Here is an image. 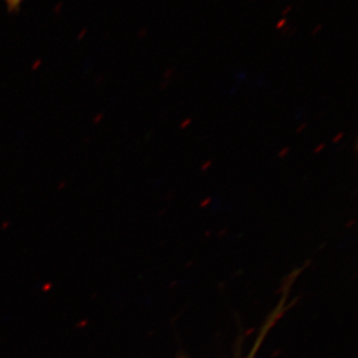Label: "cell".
Segmentation results:
<instances>
[{
  "mask_svg": "<svg viewBox=\"0 0 358 358\" xmlns=\"http://www.w3.org/2000/svg\"><path fill=\"white\" fill-rule=\"evenodd\" d=\"M24 0H6L7 10L10 13H16L20 9Z\"/></svg>",
  "mask_w": 358,
  "mask_h": 358,
  "instance_id": "obj_1",
  "label": "cell"
},
{
  "mask_svg": "<svg viewBox=\"0 0 358 358\" xmlns=\"http://www.w3.org/2000/svg\"><path fill=\"white\" fill-rule=\"evenodd\" d=\"M212 164V160H207V162H205L203 164H202L201 166H200V171H202V173H206L207 171H208L209 169H210Z\"/></svg>",
  "mask_w": 358,
  "mask_h": 358,
  "instance_id": "obj_2",
  "label": "cell"
},
{
  "mask_svg": "<svg viewBox=\"0 0 358 358\" xmlns=\"http://www.w3.org/2000/svg\"><path fill=\"white\" fill-rule=\"evenodd\" d=\"M289 148H284L281 150V152H279V155H278V157H280V159H284V157H286L287 155H289Z\"/></svg>",
  "mask_w": 358,
  "mask_h": 358,
  "instance_id": "obj_3",
  "label": "cell"
},
{
  "mask_svg": "<svg viewBox=\"0 0 358 358\" xmlns=\"http://www.w3.org/2000/svg\"><path fill=\"white\" fill-rule=\"evenodd\" d=\"M192 119H190V117H188V119L185 120L182 122L180 124V129H185L187 128L188 126H189L190 124H192Z\"/></svg>",
  "mask_w": 358,
  "mask_h": 358,
  "instance_id": "obj_4",
  "label": "cell"
},
{
  "mask_svg": "<svg viewBox=\"0 0 358 358\" xmlns=\"http://www.w3.org/2000/svg\"><path fill=\"white\" fill-rule=\"evenodd\" d=\"M211 202V197H207V199H205L204 200H202L201 202H200L199 206L201 207V208H203V207H206L207 205L210 203Z\"/></svg>",
  "mask_w": 358,
  "mask_h": 358,
  "instance_id": "obj_5",
  "label": "cell"
},
{
  "mask_svg": "<svg viewBox=\"0 0 358 358\" xmlns=\"http://www.w3.org/2000/svg\"><path fill=\"white\" fill-rule=\"evenodd\" d=\"M324 148H326V145H324V143H322L320 145H317V147L315 148V152H315V155L320 154V152H322Z\"/></svg>",
  "mask_w": 358,
  "mask_h": 358,
  "instance_id": "obj_6",
  "label": "cell"
},
{
  "mask_svg": "<svg viewBox=\"0 0 358 358\" xmlns=\"http://www.w3.org/2000/svg\"><path fill=\"white\" fill-rule=\"evenodd\" d=\"M343 136H345V134L343 133H339L338 134V136H334V138H333V143H338L339 141L341 140V138H343Z\"/></svg>",
  "mask_w": 358,
  "mask_h": 358,
  "instance_id": "obj_7",
  "label": "cell"
},
{
  "mask_svg": "<svg viewBox=\"0 0 358 358\" xmlns=\"http://www.w3.org/2000/svg\"><path fill=\"white\" fill-rule=\"evenodd\" d=\"M306 128H307V124H301L300 127H299L298 129H296V134H300L301 133V131H303V129H305Z\"/></svg>",
  "mask_w": 358,
  "mask_h": 358,
  "instance_id": "obj_8",
  "label": "cell"
},
{
  "mask_svg": "<svg viewBox=\"0 0 358 358\" xmlns=\"http://www.w3.org/2000/svg\"><path fill=\"white\" fill-rule=\"evenodd\" d=\"M287 23V20H282L281 21H280V22H278V24H277V28H282V26H284L285 24H286Z\"/></svg>",
  "mask_w": 358,
  "mask_h": 358,
  "instance_id": "obj_9",
  "label": "cell"
},
{
  "mask_svg": "<svg viewBox=\"0 0 358 358\" xmlns=\"http://www.w3.org/2000/svg\"><path fill=\"white\" fill-rule=\"evenodd\" d=\"M173 69H169V71H166V78H169V76H171V74H173Z\"/></svg>",
  "mask_w": 358,
  "mask_h": 358,
  "instance_id": "obj_10",
  "label": "cell"
},
{
  "mask_svg": "<svg viewBox=\"0 0 358 358\" xmlns=\"http://www.w3.org/2000/svg\"><path fill=\"white\" fill-rule=\"evenodd\" d=\"M320 28H322V25L317 26V27L315 28V30H313V35L317 34V31H320Z\"/></svg>",
  "mask_w": 358,
  "mask_h": 358,
  "instance_id": "obj_11",
  "label": "cell"
},
{
  "mask_svg": "<svg viewBox=\"0 0 358 358\" xmlns=\"http://www.w3.org/2000/svg\"><path fill=\"white\" fill-rule=\"evenodd\" d=\"M289 9H291V6L288 7V9H286V10H285L284 13H282V15H285V14L289 13Z\"/></svg>",
  "mask_w": 358,
  "mask_h": 358,
  "instance_id": "obj_12",
  "label": "cell"
},
{
  "mask_svg": "<svg viewBox=\"0 0 358 358\" xmlns=\"http://www.w3.org/2000/svg\"><path fill=\"white\" fill-rule=\"evenodd\" d=\"M254 355H255V352H252L251 355H250L249 358H253L254 357Z\"/></svg>",
  "mask_w": 358,
  "mask_h": 358,
  "instance_id": "obj_13",
  "label": "cell"
}]
</instances>
